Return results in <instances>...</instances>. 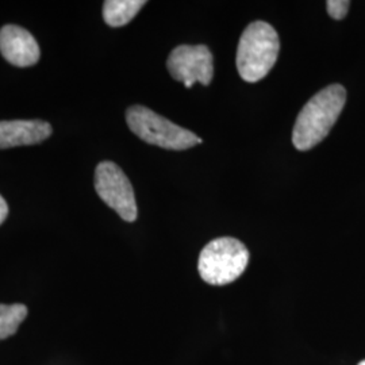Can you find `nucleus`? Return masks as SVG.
Returning a JSON list of instances; mask_svg holds the SVG:
<instances>
[{"label":"nucleus","instance_id":"f257e3e1","mask_svg":"<svg viewBox=\"0 0 365 365\" xmlns=\"http://www.w3.org/2000/svg\"><path fill=\"white\" fill-rule=\"evenodd\" d=\"M346 102V90L341 84H331L313 98L302 108L297 118L292 144L306 152L322 143L337 122Z\"/></svg>","mask_w":365,"mask_h":365},{"label":"nucleus","instance_id":"f03ea898","mask_svg":"<svg viewBox=\"0 0 365 365\" xmlns=\"http://www.w3.org/2000/svg\"><path fill=\"white\" fill-rule=\"evenodd\" d=\"M280 51V41L274 27L256 21L242 33L237 49V69L248 83L260 81L274 68Z\"/></svg>","mask_w":365,"mask_h":365},{"label":"nucleus","instance_id":"7ed1b4c3","mask_svg":"<svg viewBox=\"0 0 365 365\" xmlns=\"http://www.w3.org/2000/svg\"><path fill=\"white\" fill-rule=\"evenodd\" d=\"M248 262L249 250L241 241L221 237L209 242L200 252L197 269L207 284L226 286L244 274Z\"/></svg>","mask_w":365,"mask_h":365},{"label":"nucleus","instance_id":"20e7f679","mask_svg":"<svg viewBox=\"0 0 365 365\" xmlns=\"http://www.w3.org/2000/svg\"><path fill=\"white\" fill-rule=\"evenodd\" d=\"M126 122L138 138L163 149L185 150L203 143L192 131L182 129L144 106H131Z\"/></svg>","mask_w":365,"mask_h":365},{"label":"nucleus","instance_id":"39448f33","mask_svg":"<svg viewBox=\"0 0 365 365\" xmlns=\"http://www.w3.org/2000/svg\"><path fill=\"white\" fill-rule=\"evenodd\" d=\"M95 190L108 207L126 222L137 220V203L130 180L113 161H102L95 170Z\"/></svg>","mask_w":365,"mask_h":365},{"label":"nucleus","instance_id":"423d86ee","mask_svg":"<svg viewBox=\"0 0 365 365\" xmlns=\"http://www.w3.org/2000/svg\"><path fill=\"white\" fill-rule=\"evenodd\" d=\"M167 66L170 76L182 81L185 88L196 83L209 86L214 75L212 54L205 45H180L170 52Z\"/></svg>","mask_w":365,"mask_h":365},{"label":"nucleus","instance_id":"0eeeda50","mask_svg":"<svg viewBox=\"0 0 365 365\" xmlns=\"http://www.w3.org/2000/svg\"><path fill=\"white\" fill-rule=\"evenodd\" d=\"M0 53L10 64L19 68L38 63V43L24 27L6 25L0 30Z\"/></svg>","mask_w":365,"mask_h":365},{"label":"nucleus","instance_id":"6e6552de","mask_svg":"<svg viewBox=\"0 0 365 365\" xmlns=\"http://www.w3.org/2000/svg\"><path fill=\"white\" fill-rule=\"evenodd\" d=\"M52 126L39 119L0 120V149L36 145L52 135Z\"/></svg>","mask_w":365,"mask_h":365},{"label":"nucleus","instance_id":"1a4fd4ad","mask_svg":"<svg viewBox=\"0 0 365 365\" xmlns=\"http://www.w3.org/2000/svg\"><path fill=\"white\" fill-rule=\"evenodd\" d=\"M146 4L144 0H107L103 4V19L108 26L128 25Z\"/></svg>","mask_w":365,"mask_h":365},{"label":"nucleus","instance_id":"9d476101","mask_svg":"<svg viewBox=\"0 0 365 365\" xmlns=\"http://www.w3.org/2000/svg\"><path fill=\"white\" fill-rule=\"evenodd\" d=\"M26 315L25 304H0V341L14 336Z\"/></svg>","mask_w":365,"mask_h":365},{"label":"nucleus","instance_id":"9b49d317","mask_svg":"<svg viewBox=\"0 0 365 365\" xmlns=\"http://www.w3.org/2000/svg\"><path fill=\"white\" fill-rule=\"evenodd\" d=\"M349 6L351 1L348 0H329L327 1V13L333 19L341 21L346 16L349 11Z\"/></svg>","mask_w":365,"mask_h":365},{"label":"nucleus","instance_id":"f8f14e48","mask_svg":"<svg viewBox=\"0 0 365 365\" xmlns=\"http://www.w3.org/2000/svg\"><path fill=\"white\" fill-rule=\"evenodd\" d=\"M7 215H9V206H7L6 200L3 199V196L0 195V225L6 221Z\"/></svg>","mask_w":365,"mask_h":365},{"label":"nucleus","instance_id":"ddd939ff","mask_svg":"<svg viewBox=\"0 0 365 365\" xmlns=\"http://www.w3.org/2000/svg\"><path fill=\"white\" fill-rule=\"evenodd\" d=\"M359 365H365V360H364V361H361V363H360V364H359Z\"/></svg>","mask_w":365,"mask_h":365}]
</instances>
